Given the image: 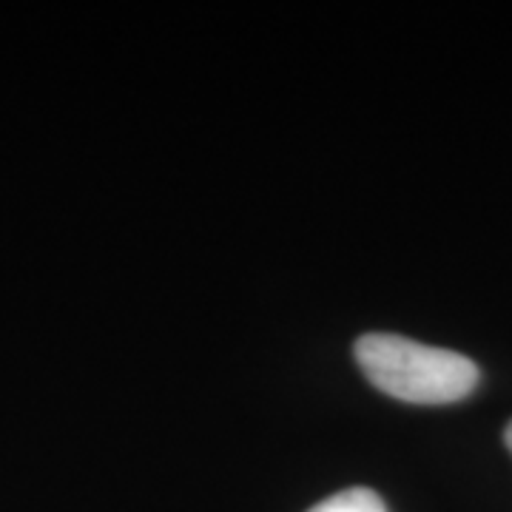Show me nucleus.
Masks as SVG:
<instances>
[{"instance_id":"1","label":"nucleus","mask_w":512,"mask_h":512,"mask_svg":"<svg viewBox=\"0 0 512 512\" xmlns=\"http://www.w3.org/2000/svg\"><path fill=\"white\" fill-rule=\"evenodd\" d=\"M356 362L373 387L407 404L461 402L478 384V367L467 356L393 333L362 336Z\"/></svg>"},{"instance_id":"2","label":"nucleus","mask_w":512,"mask_h":512,"mask_svg":"<svg viewBox=\"0 0 512 512\" xmlns=\"http://www.w3.org/2000/svg\"><path fill=\"white\" fill-rule=\"evenodd\" d=\"M308 512H387L384 501L367 487H350L342 493L330 495L322 504H316Z\"/></svg>"},{"instance_id":"3","label":"nucleus","mask_w":512,"mask_h":512,"mask_svg":"<svg viewBox=\"0 0 512 512\" xmlns=\"http://www.w3.org/2000/svg\"><path fill=\"white\" fill-rule=\"evenodd\" d=\"M504 441H507V447H510V453H512V421L507 424V430H504Z\"/></svg>"}]
</instances>
